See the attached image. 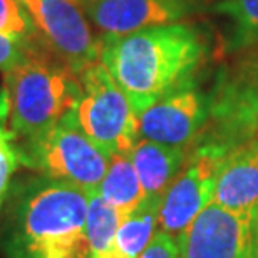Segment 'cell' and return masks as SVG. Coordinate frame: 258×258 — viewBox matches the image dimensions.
Segmentation results:
<instances>
[{"instance_id": "1", "label": "cell", "mask_w": 258, "mask_h": 258, "mask_svg": "<svg viewBox=\"0 0 258 258\" xmlns=\"http://www.w3.org/2000/svg\"><path fill=\"white\" fill-rule=\"evenodd\" d=\"M5 203V258H91L84 189L40 176L10 191Z\"/></svg>"}, {"instance_id": "2", "label": "cell", "mask_w": 258, "mask_h": 258, "mask_svg": "<svg viewBox=\"0 0 258 258\" xmlns=\"http://www.w3.org/2000/svg\"><path fill=\"white\" fill-rule=\"evenodd\" d=\"M205 57V40L191 25L176 22L102 37L99 62L139 116L161 97L189 82Z\"/></svg>"}, {"instance_id": "3", "label": "cell", "mask_w": 258, "mask_h": 258, "mask_svg": "<svg viewBox=\"0 0 258 258\" xmlns=\"http://www.w3.org/2000/svg\"><path fill=\"white\" fill-rule=\"evenodd\" d=\"M9 124L12 134L32 139L74 111L81 97V79L69 66L30 39L24 60L9 74Z\"/></svg>"}, {"instance_id": "4", "label": "cell", "mask_w": 258, "mask_h": 258, "mask_svg": "<svg viewBox=\"0 0 258 258\" xmlns=\"http://www.w3.org/2000/svg\"><path fill=\"white\" fill-rule=\"evenodd\" d=\"M81 97L72 111L81 131L109 158L127 154L139 139V116L101 62L79 74Z\"/></svg>"}, {"instance_id": "5", "label": "cell", "mask_w": 258, "mask_h": 258, "mask_svg": "<svg viewBox=\"0 0 258 258\" xmlns=\"http://www.w3.org/2000/svg\"><path fill=\"white\" fill-rule=\"evenodd\" d=\"M20 153V161L42 176L94 191L106 176L111 158L77 126L72 111L57 124L32 139Z\"/></svg>"}, {"instance_id": "6", "label": "cell", "mask_w": 258, "mask_h": 258, "mask_svg": "<svg viewBox=\"0 0 258 258\" xmlns=\"http://www.w3.org/2000/svg\"><path fill=\"white\" fill-rule=\"evenodd\" d=\"M34 25V39L45 50L81 74L99 62L102 37L92 32L91 22L74 0H19Z\"/></svg>"}, {"instance_id": "7", "label": "cell", "mask_w": 258, "mask_h": 258, "mask_svg": "<svg viewBox=\"0 0 258 258\" xmlns=\"http://www.w3.org/2000/svg\"><path fill=\"white\" fill-rule=\"evenodd\" d=\"M228 154V149L213 143H205L188 154L181 171L161 196L159 230L179 236L213 203L220 171Z\"/></svg>"}, {"instance_id": "8", "label": "cell", "mask_w": 258, "mask_h": 258, "mask_svg": "<svg viewBox=\"0 0 258 258\" xmlns=\"http://www.w3.org/2000/svg\"><path fill=\"white\" fill-rule=\"evenodd\" d=\"M253 216L211 203L178 236L183 258H253Z\"/></svg>"}, {"instance_id": "9", "label": "cell", "mask_w": 258, "mask_h": 258, "mask_svg": "<svg viewBox=\"0 0 258 258\" xmlns=\"http://www.w3.org/2000/svg\"><path fill=\"white\" fill-rule=\"evenodd\" d=\"M206 119L205 96L186 82L139 114V138L188 151Z\"/></svg>"}, {"instance_id": "10", "label": "cell", "mask_w": 258, "mask_h": 258, "mask_svg": "<svg viewBox=\"0 0 258 258\" xmlns=\"http://www.w3.org/2000/svg\"><path fill=\"white\" fill-rule=\"evenodd\" d=\"M82 9L102 37H114L181 22L195 0H94Z\"/></svg>"}, {"instance_id": "11", "label": "cell", "mask_w": 258, "mask_h": 258, "mask_svg": "<svg viewBox=\"0 0 258 258\" xmlns=\"http://www.w3.org/2000/svg\"><path fill=\"white\" fill-rule=\"evenodd\" d=\"M213 203L240 213L258 208V139L235 148L220 171Z\"/></svg>"}, {"instance_id": "12", "label": "cell", "mask_w": 258, "mask_h": 258, "mask_svg": "<svg viewBox=\"0 0 258 258\" xmlns=\"http://www.w3.org/2000/svg\"><path fill=\"white\" fill-rule=\"evenodd\" d=\"M188 154L186 149L139 138L134 148L129 151V158L136 169L144 193L149 196H163L178 176V173L181 171Z\"/></svg>"}, {"instance_id": "13", "label": "cell", "mask_w": 258, "mask_h": 258, "mask_svg": "<svg viewBox=\"0 0 258 258\" xmlns=\"http://www.w3.org/2000/svg\"><path fill=\"white\" fill-rule=\"evenodd\" d=\"M161 196L146 195L139 206L131 211L117 228L114 243L104 258H139L156 233L159 223Z\"/></svg>"}, {"instance_id": "14", "label": "cell", "mask_w": 258, "mask_h": 258, "mask_svg": "<svg viewBox=\"0 0 258 258\" xmlns=\"http://www.w3.org/2000/svg\"><path fill=\"white\" fill-rule=\"evenodd\" d=\"M111 206H114L122 220L146 198L139 176L127 154H116L111 158L104 179L96 189Z\"/></svg>"}, {"instance_id": "15", "label": "cell", "mask_w": 258, "mask_h": 258, "mask_svg": "<svg viewBox=\"0 0 258 258\" xmlns=\"http://www.w3.org/2000/svg\"><path fill=\"white\" fill-rule=\"evenodd\" d=\"M122 216L94 189L87 193V240L91 258H104L114 243Z\"/></svg>"}, {"instance_id": "16", "label": "cell", "mask_w": 258, "mask_h": 258, "mask_svg": "<svg viewBox=\"0 0 258 258\" xmlns=\"http://www.w3.org/2000/svg\"><path fill=\"white\" fill-rule=\"evenodd\" d=\"M216 12L235 25V40L246 44L258 39V0H221Z\"/></svg>"}, {"instance_id": "17", "label": "cell", "mask_w": 258, "mask_h": 258, "mask_svg": "<svg viewBox=\"0 0 258 258\" xmlns=\"http://www.w3.org/2000/svg\"><path fill=\"white\" fill-rule=\"evenodd\" d=\"M0 34L15 39L34 37V25L19 0H0Z\"/></svg>"}, {"instance_id": "18", "label": "cell", "mask_w": 258, "mask_h": 258, "mask_svg": "<svg viewBox=\"0 0 258 258\" xmlns=\"http://www.w3.org/2000/svg\"><path fill=\"white\" fill-rule=\"evenodd\" d=\"M20 161L19 149L12 144V133L0 129V210L10 195V183Z\"/></svg>"}, {"instance_id": "19", "label": "cell", "mask_w": 258, "mask_h": 258, "mask_svg": "<svg viewBox=\"0 0 258 258\" xmlns=\"http://www.w3.org/2000/svg\"><path fill=\"white\" fill-rule=\"evenodd\" d=\"M30 39H15L0 34V72L9 74L24 60Z\"/></svg>"}, {"instance_id": "20", "label": "cell", "mask_w": 258, "mask_h": 258, "mask_svg": "<svg viewBox=\"0 0 258 258\" xmlns=\"http://www.w3.org/2000/svg\"><path fill=\"white\" fill-rule=\"evenodd\" d=\"M139 258H183L178 236L158 230Z\"/></svg>"}, {"instance_id": "21", "label": "cell", "mask_w": 258, "mask_h": 258, "mask_svg": "<svg viewBox=\"0 0 258 258\" xmlns=\"http://www.w3.org/2000/svg\"><path fill=\"white\" fill-rule=\"evenodd\" d=\"M251 241H253V258H258V208L251 223Z\"/></svg>"}, {"instance_id": "22", "label": "cell", "mask_w": 258, "mask_h": 258, "mask_svg": "<svg viewBox=\"0 0 258 258\" xmlns=\"http://www.w3.org/2000/svg\"><path fill=\"white\" fill-rule=\"evenodd\" d=\"M76 4H79V5H86V4H91V2H94V0H74Z\"/></svg>"}]
</instances>
